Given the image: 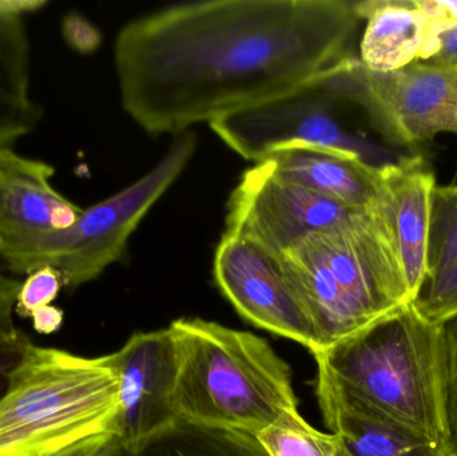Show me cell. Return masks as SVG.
<instances>
[{
	"label": "cell",
	"instance_id": "cell-20",
	"mask_svg": "<svg viewBox=\"0 0 457 456\" xmlns=\"http://www.w3.org/2000/svg\"><path fill=\"white\" fill-rule=\"evenodd\" d=\"M456 260L457 185L439 187L436 184L429 205L427 278L442 272Z\"/></svg>",
	"mask_w": 457,
	"mask_h": 456
},
{
	"label": "cell",
	"instance_id": "cell-15",
	"mask_svg": "<svg viewBox=\"0 0 457 456\" xmlns=\"http://www.w3.org/2000/svg\"><path fill=\"white\" fill-rule=\"evenodd\" d=\"M47 0H0V149H13L43 117L31 91V43L26 19Z\"/></svg>",
	"mask_w": 457,
	"mask_h": 456
},
{
	"label": "cell",
	"instance_id": "cell-9",
	"mask_svg": "<svg viewBox=\"0 0 457 456\" xmlns=\"http://www.w3.org/2000/svg\"><path fill=\"white\" fill-rule=\"evenodd\" d=\"M352 209L279 177L266 161L242 176L228 205L227 230L279 256L312 233L348 219Z\"/></svg>",
	"mask_w": 457,
	"mask_h": 456
},
{
	"label": "cell",
	"instance_id": "cell-29",
	"mask_svg": "<svg viewBox=\"0 0 457 456\" xmlns=\"http://www.w3.org/2000/svg\"><path fill=\"white\" fill-rule=\"evenodd\" d=\"M114 435L98 436L58 456H106L115 442Z\"/></svg>",
	"mask_w": 457,
	"mask_h": 456
},
{
	"label": "cell",
	"instance_id": "cell-21",
	"mask_svg": "<svg viewBox=\"0 0 457 456\" xmlns=\"http://www.w3.org/2000/svg\"><path fill=\"white\" fill-rule=\"evenodd\" d=\"M413 305L423 318L443 323L457 313V260L442 272L427 278Z\"/></svg>",
	"mask_w": 457,
	"mask_h": 456
},
{
	"label": "cell",
	"instance_id": "cell-10",
	"mask_svg": "<svg viewBox=\"0 0 457 456\" xmlns=\"http://www.w3.org/2000/svg\"><path fill=\"white\" fill-rule=\"evenodd\" d=\"M217 286L233 307L258 328L319 350L311 316L278 256L225 232L213 264Z\"/></svg>",
	"mask_w": 457,
	"mask_h": 456
},
{
	"label": "cell",
	"instance_id": "cell-19",
	"mask_svg": "<svg viewBox=\"0 0 457 456\" xmlns=\"http://www.w3.org/2000/svg\"><path fill=\"white\" fill-rule=\"evenodd\" d=\"M255 438L269 456H340L337 436L312 427L297 409L285 411Z\"/></svg>",
	"mask_w": 457,
	"mask_h": 456
},
{
	"label": "cell",
	"instance_id": "cell-5",
	"mask_svg": "<svg viewBox=\"0 0 457 456\" xmlns=\"http://www.w3.org/2000/svg\"><path fill=\"white\" fill-rule=\"evenodd\" d=\"M120 379L109 355L85 358L27 339L0 394V456H58L117 438Z\"/></svg>",
	"mask_w": 457,
	"mask_h": 456
},
{
	"label": "cell",
	"instance_id": "cell-24",
	"mask_svg": "<svg viewBox=\"0 0 457 456\" xmlns=\"http://www.w3.org/2000/svg\"><path fill=\"white\" fill-rule=\"evenodd\" d=\"M440 324L445 350L447 419L453 444L457 438V313Z\"/></svg>",
	"mask_w": 457,
	"mask_h": 456
},
{
	"label": "cell",
	"instance_id": "cell-17",
	"mask_svg": "<svg viewBox=\"0 0 457 456\" xmlns=\"http://www.w3.org/2000/svg\"><path fill=\"white\" fill-rule=\"evenodd\" d=\"M365 21L360 62L373 71H394L420 59L429 18L420 0H365L354 3Z\"/></svg>",
	"mask_w": 457,
	"mask_h": 456
},
{
	"label": "cell",
	"instance_id": "cell-31",
	"mask_svg": "<svg viewBox=\"0 0 457 456\" xmlns=\"http://www.w3.org/2000/svg\"><path fill=\"white\" fill-rule=\"evenodd\" d=\"M340 456H346L345 452H344L343 447H341V444H340Z\"/></svg>",
	"mask_w": 457,
	"mask_h": 456
},
{
	"label": "cell",
	"instance_id": "cell-7",
	"mask_svg": "<svg viewBox=\"0 0 457 456\" xmlns=\"http://www.w3.org/2000/svg\"><path fill=\"white\" fill-rule=\"evenodd\" d=\"M335 67L274 101L209 126L233 152L255 163L282 147L300 144L352 153L376 168L397 162L403 155L346 123L344 112L353 102L338 85Z\"/></svg>",
	"mask_w": 457,
	"mask_h": 456
},
{
	"label": "cell",
	"instance_id": "cell-14",
	"mask_svg": "<svg viewBox=\"0 0 457 456\" xmlns=\"http://www.w3.org/2000/svg\"><path fill=\"white\" fill-rule=\"evenodd\" d=\"M263 161L282 178L346 208L375 211L384 205L380 168L352 153L300 144L282 147Z\"/></svg>",
	"mask_w": 457,
	"mask_h": 456
},
{
	"label": "cell",
	"instance_id": "cell-23",
	"mask_svg": "<svg viewBox=\"0 0 457 456\" xmlns=\"http://www.w3.org/2000/svg\"><path fill=\"white\" fill-rule=\"evenodd\" d=\"M429 29L419 63L457 71V21L428 16Z\"/></svg>",
	"mask_w": 457,
	"mask_h": 456
},
{
	"label": "cell",
	"instance_id": "cell-3",
	"mask_svg": "<svg viewBox=\"0 0 457 456\" xmlns=\"http://www.w3.org/2000/svg\"><path fill=\"white\" fill-rule=\"evenodd\" d=\"M278 259L311 316L316 352L412 303L384 205L306 236Z\"/></svg>",
	"mask_w": 457,
	"mask_h": 456
},
{
	"label": "cell",
	"instance_id": "cell-28",
	"mask_svg": "<svg viewBox=\"0 0 457 456\" xmlns=\"http://www.w3.org/2000/svg\"><path fill=\"white\" fill-rule=\"evenodd\" d=\"M32 327L40 335H53L63 326L64 312L61 308L47 305L32 313Z\"/></svg>",
	"mask_w": 457,
	"mask_h": 456
},
{
	"label": "cell",
	"instance_id": "cell-27",
	"mask_svg": "<svg viewBox=\"0 0 457 456\" xmlns=\"http://www.w3.org/2000/svg\"><path fill=\"white\" fill-rule=\"evenodd\" d=\"M27 339L29 337L26 335L21 334V331H16L12 336L0 340V394L4 390L8 372L18 361L21 348H23Z\"/></svg>",
	"mask_w": 457,
	"mask_h": 456
},
{
	"label": "cell",
	"instance_id": "cell-26",
	"mask_svg": "<svg viewBox=\"0 0 457 456\" xmlns=\"http://www.w3.org/2000/svg\"><path fill=\"white\" fill-rule=\"evenodd\" d=\"M21 286L19 278L0 269V340L7 339L18 331L13 326L12 312Z\"/></svg>",
	"mask_w": 457,
	"mask_h": 456
},
{
	"label": "cell",
	"instance_id": "cell-32",
	"mask_svg": "<svg viewBox=\"0 0 457 456\" xmlns=\"http://www.w3.org/2000/svg\"><path fill=\"white\" fill-rule=\"evenodd\" d=\"M0 269H4V268L2 267V264H0ZM7 272V270H5Z\"/></svg>",
	"mask_w": 457,
	"mask_h": 456
},
{
	"label": "cell",
	"instance_id": "cell-12",
	"mask_svg": "<svg viewBox=\"0 0 457 456\" xmlns=\"http://www.w3.org/2000/svg\"><path fill=\"white\" fill-rule=\"evenodd\" d=\"M54 176L50 163L0 149V264L8 273L39 238L67 229L82 214L54 187Z\"/></svg>",
	"mask_w": 457,
	"mask_h": 456
},
{
	"label": "cell",
	"instance_id": "cell-13",
	"mask_svg": "<svg viewBox=\"0 0 457 456\" xmlns=\"http://www.w3.org/2000/svg\"><path fill=\"white\" fill-rule=\"evenodd\" d=\"M384 211L411 300L427 278L429 205L436 187L434 170L421 155H403L380 168Z\"/></svg>",
	"mask_w": 457,
	"mask_h": 456
},
{
	"label": "cell",
	"instance_id": "cell-6",
	"mask_svg": "<svg viewBox=\"0 0 457 456\" xmlns=\"http://www.w3.org/2000/svg\"><path fill=\"white\" fill-rule=\"evenodd\" d=\"M195 131L179 134L160 162L112 197L83 209L67 229L39 238L11 275H29L43 267L61 273L64 288L72 291L98 278L122 259L129 238L161 197L184 173L197 150Z\"/></svg>",
	"mask_w": 457,
	"mask_h": 456
},
{
	"label": "cell",
	"instance_id": "cell-18",
	"mask_svg": "<svg viewBox=\"0 0 457 456\" xmlns=\"http://www.w3.org/2000/svg\"><path fill=\"white\" fill-rule=\"evenodd\" d=\"M107 456H269L257 438L238 431L216 430L187 425L153 439L134 452L120 449L117 439Z\"/></svg>",
	"mask_w": 457,
	"mask_h": 456
},
{
	"label": "cell",
	"instance_id": "cell-25",
	"mask_svg": "<svg viewBox=\"0 0 457 456\" xmlns=\"http://www.w3.org/2000/svg\"><path fill=\"white\" fill-rule=\"evenodd\" d=\"M62 35L64 42L82 55H90L102 45V34L85 16L70 12L62 21Z\"/></svg>",
	"mask_w": 457,
	"mask_h": 456
},
{
	"label": "cell",
	"instance_id": "cell-30",
	"mask_svg": "<svg viewBox=\"0 0 457 456\" xmlns=\"http://www.w3.org/2000/svg\"><path fill=\"white\" fill-rule=\"evenodd\" d=\"M450 456H457V438L451 444Z\"/></svg>",
	"mask_w": 457,
	"mask_h": 456
},
{
	"label": "cell",
	"instance_id": "cell-16",
	"mask_svg": "<svg viewBox=\"0 0 457 456\" xmlns=\"http://www.w3.org/2000/svg\"><path fill=\"white\" fill-rule=\"evenodd\" d=\"M317 401L346 456H450L338 390L317 372Z\"/></svg>",
	"mask_w": 457,
	"mask_h": 456
},
{
	"label": "cell",
	"instance_id": "cell-22",
	"mask_svg": "<svg viewBox=\"0 0 457 456\" xmlns=\"http://www.w3.org/2000/svg\"><path fill=\"white\" fill-rule=\"evenodd\" d=\"M63 288V278L55 268H39L21 281L13 312L21 319H31L32 313L40 308L53 304Z\"/></svg>",
	"mask_w": 457,
	"mask_h": 456
},
{
	"label": "cell",
	"instance_id": "cell-8",
	"mask_svg": "<svg viewBox=\"0 0 457 456\" xmlns=\"http://www.w3.org/2000/svg\"><path fill=\"white\" fill-rule=\"evenodd\" d=\"M345 95L381 138L413 146L443 133L457 136V71L415 63L373 71L351 56L335 67Z\"/></svg>",
	"mask_w": 457,
	"mask_h": 456
},
{
	"label": "cell",
	"instance_id": "cell-1",
	"mask_svg": "<svg viewBox=\"0 0 457 456\" xmlns=\"http://www.w3.org/2000/svg\"><path fill=\"white\" fill-rule=\"evenodd\" d=\"M349 0H205L118 32L120 104L152 136L189 131L274 101L354 56Z\"/></svg>",
	"mask_w": 457,
	"mask_h": 456
},
{
	"label": "cell",
	"instance_id": "cell-11",
	"mask_svg": "<svg viewBox=\"0 0 457 456\" xmlns=\"http://www.w3.org/2000/svg\"><path fill=\"white\" fill-rule=\"evenodd\" d=\"M109 359L120 379L117 442L134 452L179 422L173 403L177 363L170 331L133 335Z\"/></svg>",
	"mask_w": 457,
	"mask_h": 456
},
{
	"label": "cell",
	"instance_id": "cell-4",
	"mask_svg": "<svg viewBox=\"0 0 457 456\" xmlns=\"http://www.w3.org/2000/svg\"><path fill=\"white\" fill-rule=\"evenodd\" d=\"M168 328L182 422L257 436L297 409L292 371L262 337L203 319H179Z\"/></svg>",
	"mask_w": 457,
	"mask_h": 456
},
{
	"label": "cell",
	"instance_id": "cell-2",
	"mask_svg": "<svg viewBox=\"0 0 457 456\" xmlns=\"http://www.w3.org/2000/svg\"><path fill=\"white\" fill-rule=\"evenodd\" d=\"M312 355L338 390L450 452L442 324L413 303Z\"/></svg>",
	"mask_w": 457,
	"mask_h": 456
}]
</instances>
